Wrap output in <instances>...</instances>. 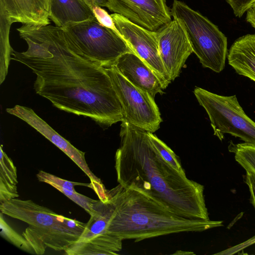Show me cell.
I'll return each mask as SVG.
<instances>
[{"label":"cell","mask_w":255,"mask_h":255,"mask_svg":"<svg viewBox=\"0 0 255 255\" xmlns=\"http://www.w3.org/2000/svg\"><path fill=\"white\" fill-rule=\"evenodd\" d=\"M27 48L11 59L29 68L34 89L60 110L104 127L124 121L123 108L106 69L92 61L62 28L22 24L16 29Z\"/></svg>","instance_id":"1"},{"label":"cell","mask_w":255,"mask_h":255,"mask_svg":"<svg viewBox=\"0 0 255 255\" xmlns=\"http://www.w3.org/2000/svg\"><path fill=\"white\" fill-rule=\"evenodd\" d=\"M120 135L115 167L120 185L142 192L184 218L210 220L204 186L165 161L148 131L123 121Z\"/></svg>","instance_id":"2"},{"label":"cell","mask_w":255,"mask_h":255,"mask_svg":"<svg viewBox=\"0 0 255 255\" xmlns=\"http://www.w3.org/2000/svg\"><path fill=\"white\" fill-rule=\"evenodd\" d=\"M114 211L107 234L138 242L184 232H202L223 226L222 221L191 219L179 216L142 192L120 184L107 191Z\"/></svg>","instance_id":"3"},{"label":"cell","mask_w":255,"mask_h":255,"mask_svg":"<svg viewBox=\"0 0 255 255\" xmlns=\"http://www.w3.org/2000/svg\"><path fill=\"white\" fill-rule=\"evenodd\" d=\"M0 210L29 225L22 235L38 255L44 254L47 248L64 251L79 240L86 224L58 215L31 200L12 199L0 204Z\"/></svg>","instance_id":"4"},{"label":"cell","mask_w":255,"mask_h":255,"mask_svg":"<svg viewBox=\"0 0 255 255\" xmlns=\"http://www.w3.org/2000/svg\"><path fill=\"white\" fill-rule=\"evenodd\" d=\"M173 19L182 26L191 47L205 68L220 73L228 55L227 38L206 17L182 1L174 0L170 9Z\"/></svg>","instance_id":"5"},{"label":"cell","mask_w":255,"mask_h":255,"mask_svg":"<svg viewBox=\"0 0 255 255\" xmlns=\"http://www.w3.org/2000/svg\"><path fill=\"white\" fill-rule=\"evenodd\" d=\"M194 94L209 118L214 134L220 140L228 133L255 145V122L240 106L236 95L225 96L196 87Z\"/></svg>","instance_id":"6"},{"label":"cell","mask_w":255,"mask_h":255,"mask_svg":"<svg viewBox=\"0 0 255 255\" xmlns=\"http://www.w3.org/2000/svg\"><path fill=\"white\" fill-rule=\"evenodd\" d=\"M82 53L98 65L109 68L123 54L133 52L117 31L96 18L63 28Z\"/></svg>","instance_id":"7"},{"label":"cell","mask_w":255,"mask_h":255,"mask_svg":"<svg viewBox=\"0 0 255 255\" xmlns=\"http://www.w3.org/2000/svg\"><path fill=\"white\" fill-rule=\"evenodd\" d=\"M105 69L122 105L124 121L152 133L158 129L162 120L154 98L131 84L114 66Z\"/></svg>","instance_id":"8"},{"label":"cell","mask_w":255,"mask_h":255,"mask_svg":"<svg viewBox=\"0 0 255 255\" xmlns=\"http://www.w3.org/2000/svg\"><path fill=\"white\" fill-rule=\"evenodd\" d=\"M115 26L130 49L157 75L164 90L171 83L161 60L157 33L137 25L122 15L111 14Z\"/></svg>","instance_id":"9"},{"label":"cell","mask_w":255,"mask_h":255,"mask_svg":"<svg viewBox=\"0 0 255 255\" xmlns=\"http://www.w3.org/2000/svg\"><path fill=\"white\" fill-rule=\"evenodd\" d=\"M156 32L159 53L170 81L179 76L193 50L181 24L173 19Z\"/></svg>","instance_id":"10"},{"label":"cell","mask_w":255,"mask_h":255,"mask_svg":"<svg viewBox=\"0 0 255 255\" xmlns=\"http://www.w3.org/2000/svg\"><path fill=\"white\" fill-rule=\"evenodd\" d=\"M107 8L131 22L157 31L171 21L166 0H109Z\"/></svg>","instance_id":"11"},{"label":"cell","mask_w":255,"mask_h":255,"mask_svg":"<svg viewBox=\"0 0 255 255\" xmlns=\"http://www.w3.org/2000/svg\"><path fill=\"white\" fill-rule=\"evenodd\" d=\"M6 111L8 114L28 124L65 153L88 176L92 187L95 188L102 184L100 179L90 169L85 160V152L76 148L61 136L32 109L25 106L15 105L13 108L6 109Z\"/></svg>","instance_id":"12"},{"label":"cell","mask_w":255,"mask_h":255,"mask_svg":"<svg viewBox=\"0 0 255 255\" xmlns=\"http://www.w3.org/2000/svg\"><path fill=\"white\" fill-rule=\"evenodd\" d=\"M114 66L131 84L154 98L156 94L164 93L161 83L154 72L133 52L121 55Z\"/></svg>","instance_id":"13"},{"label":"cell","mask_w":255,"mask_h":255,"mask_svg":"<svg viewBox=\"0 0 255 255\" xmlns=\"http://www.w3.org/2000/svg\"><path fill=\"white\" fill-rule=\"evenodd\" d=\"M49 9L50 0H0V10L11 24L48 25Z\"/></svg>","instance_id":"14"},{"label":"cell","mask_w":255,"mask_h":255,"mask_svg":"<svg viewBox=\"0 0 255 255\" xmlns=\"http://www.w3.org/2000/svg\"><path fill=\"white\" fill-rule=\"evenodd\" d=\"M49 18L62 28L96 18L84 0H50Z\"/></svg>","instance_id":"15"},{"label":"cell","mask_w":255,"mask_h":255,"mask_svg":"<svg viewBox=\"0 0 255 255\" xmlns=\"http://www.w3.org/2000/svg\"><path fill=\"white\" fill-rule=\"evenodd\" d=\"M228 63L239 75L255 82V34L237 39L228 54Z\"/></svg>","instance_id":"16"},{"label":"cell","mask_w":255,"mask_h":255,"mask_svg":"<svg viewBox=\"0 0 255 255\" xmlns=\"http://www.w3.org/2000/svg\"><path fill=\"white\" fill-rule=\"evenodd\" d=\"M123 240L108 234L76 242L64 251L68 255H117L122 249Z\"/></svg>","instance_id":"17"},{"label":"cell","mask_w":255,"mask_h":255,"mask_svg":"<svg viewBox=\"0 0 255 255\" xmlns=\"http://www.w3.org/2000/svg\"><path fill=\"white\" fill-rule=\"evenodd\" d=\"M114 211L110 200H96L92 206L90 218L77 242L89 240L97 235L107 234V229Z\"/></svg>","instance_id":"18"},{"label":"cell","mask_w":255,"mask_h":255,"mask_svg":"<svg viewBox=\"0 0 255 255\" xmlns=\"http://www.w3.org/2000/svg\"><path fill=\"white\" fill-rule=\"evenodd\" d=\"M0 204L19 197L17 170L12 159L0 146Z\"/></svg>","instance_id":"19"},{"label":"cell","mask_w":255,"mask_h":255,"mask_svg":"<svg viewBox=\"0 0 255 255\" xmlns=\"http://www.w3.org/2000/svg\"><path fill=\"white\" fill-rule=\"evenodd\" d=\"M0 84L4 81L8 73L10 60H11L12 48L9 41V33L12 24L0 10Z\"/></svg>","instance_id":"20"},{"label":"cell","mask_w":255,"mask_h":255,"mask_svg":"<svg viewBox=\"0 0 255 255\" xmlns=\"http://www.w3.org/2000/svg\"><path fill=\"white\" fill-rule=\"evenodd\" d=\"M228 149L246 171L255 173V145L246 142L235 144L231 141Z\"/></svg>","instance_id":"21"},{"label":"cell","mask_w":255,"mask_h":255,"mask_svg":"<svg viewBox=\"0 0 255 255\" xmlns=\"http://www.w3.org/2000/svg\"><path fill=\"white\" fill-rule=\"evenodd\" d=\"M3 214H0V235L5 240L19 249L30 254L34 252L27 240L11 228L4 219Z\"/></svg>","instance_id":"22"},{"label":"cell","mask_w":255,"mask_h":255,"mask_svg":"<svg viewBox=\"0 0 255 255\" xmlns=\"http://www.w3.org/2000/svg\"><path fill=\"white\" fill-rule=\"evenodd\" d=\"M150 140L162 158L174 169L180 172L185 173L178 157L164 142L153 133L148 132Z\"/></svg>","instance_id":"23"},{"label":"cell","mask_w":255,"mask_h":255,"mask_svg":"<svg viewBox=\"0 0 255 255\" xmlns=\"http://www.w3.org/2000/svg\"><path fill=\"white\" fill-rule=\"evenodd\" d=\"M36 177L40 182L47 183L51 186L56 185L72 192H76L74 189L75 186H85L90 188V183L69 181L42 170L38 172Z\"/></svg>","instance_id":"24"},{"label":"cell","mask_w":255,"mask_h":255,"mask_svg":"<svg viewBox=\"0 0 255 255\" xmlns=\"http://www.w3.org/2000/svg\"><path fill=\"white\" fill-rule=\"evenodd\" d=\"M52 186L84 209L89 215L91 214L93 203L96 200L91 199L77 192H72L56 185Z\"/></svg>","instance_id":"25"},{"label":"cell","mask_w":255,"mask_h":255,"mask_svg":"<svg viewBox=\"0 0 255 255\" xmlns=\"http://www.w3.org/2000/svg\"><path fill=\"white\" fill-rule=\"evenodd\" d=\"M92 9L96 19L100 24L118 32L112 17L105 9L97 5Z\"/></svg>","instance_id":"26"},{"label":"cell","mask_w":255,"mask_h":255,"mask_svg":"<svg viewBox=\"0 0 255 255\" xmlns=\"http://www.w3.org/2000/svg\"><path fill=\"white\" fill-rule=\"evenodd\" d=\"M235 15L241 17L251 8L254 0H226Z\"/></svg>","instance_id":"27"},{"label":"cell","mask_w":255,"mask_h":255,"mask_svg":"<svg viewBox=\"0 0 255 255\" xmlns=\"http://www.w3.org/2000/svg\"><path fill=\"white\" fill-rule=\"evenodd\" d=\"M245 182L249 188L251 202L255 209V173L246 171Z\"/></svg>","instance_id":"28"},{"label":"cell","mask_w":255,"mask_h":255,"mask_svg":"<svg viewBox=\"0 0 255 255\" xmlns=\"http://www.w3.org/2000/svg\"><path fill=\"white\" fill-rule=\"evenodd\" d=\"M92 8L94 6L107 7L109 4V0H84Z\"/></svg>","instance_id":"29"},{"label":"cell","mask_w":255,"mask_h":255,"mask_svg":"<svg viewBox=\"0 0 255 255\" xmlns=\"http://www.w3.org/2000/svg\"><path fill=\"white\" fill-rule=\"evenodd\" d=\"M180 253H178L177 254H190V253L188 252H184V251H179Z\"/></svg>","instance_id":"30"},{"label":"cell","mask_w":255,"mask_h":255,"mask_svg":"<svg viewBox=\"0 0 255 255\" xmlns=\"http://www.w3.org/2000/svg\"><path fill=\"white\" fill-rule=\"evenodd\" d=\"M255 8V0H254L251 6V8Z\"/></svg>","instance_id":"31"}]
</instances>
